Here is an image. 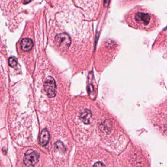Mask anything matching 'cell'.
<instances>
[{
  "label": "cell",
  "instance_id": "5b68a950",
  "mask_svg": "<svg viewBox=\"0 0 167 167\" xmlns=\"http://www.w3.org/2000/svg\"><path fill=\"white\" fill-rule=\"evenodd\" d=\"M34 45V42L30 38H24L21 42V49L24 52H28L31 50Z\"/></svg>",
  "mask_w": 167,
  "mask_h": 167
},
{
  "label": "cell",
  "instance_id": "3957f363",
  "mask_svg": "<svg viewBox=\"0 0 167 167\" xmlns=\"http://www.w3.org/2000/svg\"><path fill=\"white\" fill-rule=\"evenodd\" d=\"M39 153L36 151L31 149L27 150L24 157L23 162L25 167H34L39 161Z\"/></svg>",
  "mask_w": 167,
  "mask_h": 167
},
{
  "label": "cell",
  "instance_id": "9c48e42d",
  "mask_svg": "<svg viewBox=\"0 0 167 167\" xmlns=\"http://www.w3.org/2000/svg\"><path fill=\"white\" fill-rule=\"evenodd\" d=\"M17 58L14 56L9 57L8 59V64L11 67H15L17 65Z\"/></svg>",
  "mask_w": 167,
  "mask_h": 167
},
{
  "label": "cell",
  "instance_id": "ba28073f",
  "mask_svg": "<svg viewBox=\"0 0 167 167\" xmlns=\"http://www.w3.org/2000/svg\"><path fill=\"white\" fill-rule=\"evenodd\" d=\"M55 149L56 150L60 152H62V153L65 152V150H66L65 146L60 141H57L56 143Z\"/></svg>",
  "mask_w": 167,
  "mask_h": 167
},
{
  "label": "cell",
  "instance_id": "7a4b0ae2",
  "mask_svg": "<svg viewBox=\"0 0 167 167\" xmlns=\"http://www.w3.org/2000/svg\"><path fill=\"white\" fill-rule=\"evenodd\" d=\"M133 19L137 26L140 27H146L152 21V16L148 12L139 11L134 14Z\"/></svg>",
  "mask_w": 167,
  "mask_h": 167
},
{
  "label": "cell",
  "instance_id": "277c9868",
  "mask_svg": "<svg viewBox=\"0 0 167 167\" xmlns=\"http://www.w3.org/2000/svg\"><path fill=\"white\" fill-rule=\"evenodd\" d=\"M45 91L48 97H55L56 94V85L54 79L52 76H48L44 83Z\"/></svg>",
  "mask_w": 167,
  "mask_h": 167
},
{
  "label": "cell",
  "instance_id": "8992f818",
  "mask_svg": "<svg viewBox=\"0 0 167 167\" xmlns=\"http://www.w3.org/2000/svg\"><path fill=\"white\" fill-rule=\"evenodd\" d=\"M50 133L47 129H44L42 131L39 137V143L41 146H45L47 145L49 142Z\"/></svg>",
  "mask_w": 167,
  "mask_h": 167
},
{
  "label": "cell",
  "instance_id": "52a82bcc",
  "mask_svg": "<svg viewBox=\"0 0 167 167\" xmlns=\"http://www.w3.org/2000/svg\"><path fill=\"white\" fill-rule=\"evenodd\" d=\"M92 167H111L108 166V164L104 163V161L102 160H97L95 161L93 163Z\"/></svg>",
  "mask_w": 167,
  "mask_h": 167
},
{
  "label": "cell",
  "instance_id": "6da1fadb",
  "mask_svg": "<svg viewBox=\"0 0 167 167\" xmlns=\"http://www.w3.org/2000/svg\"><path fill=\"white\" fill-rule=\"evenodd\" d=\"M71 43V38L69 34L67 33L58 34L55 37V45L60 51H66L70 47Z\"/></svg>",
  "mask_w": 167,
  "mask_h": 167
},
{
  "label": "cell",
  "instance_id": "30bf717a",
  "mask_svg": "<svg viewBox=\"0 0 167 167\" xmlns=\"http://www.w3.org/2000/svg\"><path fill=\"white\" fill-rule=\"evenodd\" d=\"M31 2V1H27V2H24V3L25 4V3H29Z\"/></svg>",
  "mask_w": 167,
  "mask_h": 167
}]
</instances>
